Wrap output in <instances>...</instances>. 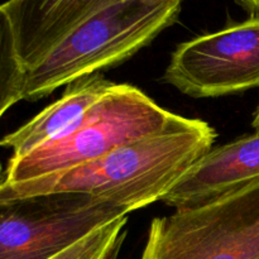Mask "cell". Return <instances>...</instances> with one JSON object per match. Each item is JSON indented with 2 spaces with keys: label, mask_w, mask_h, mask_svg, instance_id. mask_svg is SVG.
<instances>
[{
  "label": "cell",
  "mask_w": 259,
  "mask_h": 259,
  "mask_svg": "<svg viewBox=\"0 0 259 259\" xmlns=\"http://www.w3.org/2000/svg\"><path fill=\"white\" fill-rule=\"evenodd\" d=\"M119 0H8L2 4L25 71L42 62L70 33Z\"/></svg>",
  "instance_id": "7"
},
{
  "label": "cell",
  "mask_w": 259,
  "mask_h": 259,
  "mask_svg": "<svg viewBox=\"0 0 259 259\" xmlns=\"http://www.w3.org/2000/svg\"><path fill=\"white\" fill-rule=\"evenodd\" d=\"M184 0H119L78 25L45 60L25 71L23 100L124 62L174 24Z\"/></svg>",
  "instance_id": "2"
},
{
  "label": "cell",
  "mask_w": 259,
  "mask_h": 259,
  "mask_svg": "<svg viewBox=\"0 0 259 259\" xmlns=\"http://www.w3.org/2000/svg\"><path fill=\"white\" fill-rule=\"evenodd\" d=\"M252 126L253 129H254V132H259V105L257 106V109H255L254 115H253Z\"/></svg>",
  "instance_id": "13"
},
{
  "label": "cell",
  "mask_w": 259,
  "mask_h": 259,
  "mask_svg": "<svg viewBox=\"0 0 259 259\" xmlns=\"http://www.w3.org/2000/svg\"><path fill=\"white\" fill-rule=\"evenodd\" d=\"M25 68L20 62L12 25L0 5V118L23 100Z\"/></svg>",
  "instance_id": "10"
},
{
  "label": "cell",
  "mask_w": 259,
  "mask_h": 259,
  "mask_svg": "<svg viewBox=\"0 0 259 259\" xmlns=\"http://www.w3.org/2000/svg\"><path fill=\"white\" fill-rule=\"evenodd\" d=\"M116 259H118V258H116Z\"/></svg>",
  "instance_id": "15"
},
{
  "label": "cell",
  "mask_w": 259,
  "mask_h": 259,
  "mask_svg": "<svg viewBox=\"0 0 259 259\" xmlns=\"http://www.w3.org/2000/svg\"><path fill=\"white\" fill-rule=\"evenodd\" d=\"M114 82L100 73L68 83L63 95L13 133L0 139V147L13 149L10 158H20L40 147L63 138L78 125Z\"/></svg>",
  "instance_id": "9"
},
{
  "label": "cell",
  "mask_w": 259,
  "mask_h": 259,
  "mask_svg": "<svg viewBox=\"0 0 259 259\" xmlns=\"http://www.w3.org/2000/svg\"><path fill=\"white\" fill-rule=\"evenodd\" d=\"M214 128L200 119L118 147L72 169L0 187V201L53 192H81L129 211L161 201L176 182L212 148Z\"/></svg>",
  "instance_id": "1"
},
{
  "label": "cell",
  "mask_w": 259,
  "mask_h": 259,
  "mask_svg": "<svg viewBox=\"0 0 259 259\" xmlns=\"http://www.w3.org/2000/svg\"><path fill=\"white\" fill-rule=\"evenodd\" d=\"M131 214L81 192L0 201V259H51L94 230Z\"/></svg>",
  "instance_id": "5"
},
{
  "label": "cell",
  "mask_w": 259,
  "mask_h": 259,
  "mask_svg": "<svg viewBox=\"0 0 259 259\" xmlns=\"http://www.w3.org/2000/svg\"><path fill=\"white\" fill-rule=\"evenodd\" d=\"M245 7L254 13L255 15H259V0H243Z\"/></svg>",
  "instance_id": "12"
},
{
  "label": "cell",
  "mask_w": 259,
  "mask_h": 259,
  "mask_svg": "<svg viewBox=\"0 0 259 259\" xmlns=\"http://www.w3.org/2000/svg\"><path fill=\"white\" fill-rule=\"evenodd\" d=\"M5 179H7V172L4 171L2 163H0V187H2L3 184L5 182Z\"/></svg>",
  "instance_id": "14"
},
{
  "label": "cell",
  "mask_w": 259,
  "mask_h": 259,
  "mask_svg": "<svg viewBox=\"0 0 259 259\" xmlns=\"http://www.w3.org/2000/svg\"><path fill=\"white\" fill-rule=\"evenodd\" d=\"M259 180V132L205 153L161 200L175 209L212 201Z\"/></svg>",
  "instance_id": "8"
},
{
  "label": "cell",
  "mask_w": 259,
  "mask_h": 259,
  "mask_svg": "<svg viewBox=\"0 0 259 259\" xmlns=\"http://www.w3.org/2000/svg\"><path fill=\"white\" fill-rule=\"evenodd\" d=\"M141 259H259V180L153 219Z\"/></svg>",
  "instance_id": "4"
},
{
  "label": "cell",
  "mask_w": 259,
  "mask_h": 259,
  "mask_svg": "<svg viewBox=\"0 0 259 259\" xmlns=\"http://www.w3.org/2000/svg\"><path fill=\"white\" fill-rule=\"evenodd\" d=\"M126 223L128 217L114 220L51 259H116L126 237Z\"/></svg>",
  "instance_id": "11"
},
{
  "label": "cell",
  "mask_w": 259,
  "mask_h": 259,
  "mask_svg": "<svg viewBox=\"0 0 259 259\" xmlns=\"http://www.w3.org/2000/svg\"><path fill=\"white\" fill-rule=\"evenodd\" d=\"M138 88L114 83L63 138L20 158H10L5 185L34 181L93 162L118 147L185 123Z\"/></svg>",
  "instance_id": "3"
},
{
  "label": "cell",
  "mask_w": 259,
  "mask_h": 259,
  "mask_svg": "<svg viewBox=\"0 0 259 259\" xmlns=\"http://www.w3.org/2000/svg\"><path fill=\"white\" fill-rule=\"evenodd\" d=\"M163 81L197 99L258 88L259 15L177 46Z\"/></svg>",
  "instance_id": "6"
}]
</instances>
